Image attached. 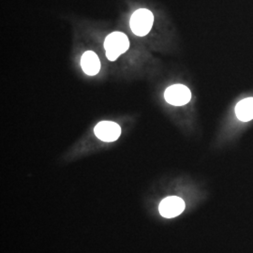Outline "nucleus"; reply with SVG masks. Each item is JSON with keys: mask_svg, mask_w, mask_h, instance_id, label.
Returning a JSON list of instances; mask_svg holds the SVG:
<instances>
[{"mask_svg": "<svg viewBox=\"0 0 253 253\" xmlns=\"http://www.w3.org/2000/svg\"><path fill=\"white\" fill-rule=\"evenodd\" d=\"M191 91L184 84H172L164 92V99L173 106H183L191 100Z\"/></svg>", "mask_w": 253, "mask_h": 253, "instance_id": "7ed1b4c3", "label": "nucleus"}, {"mask_svg": "<svg viewBox=\"0 0 253 253\" xmlns=\"http://www.w3.org/2000/svg\"><path fill=\"white\" fill-rule=\"evenodd\" d=\"M184 210L185 202L176 196L167 197L160 204V213L163 217L167 218L177 217Z\"/></svg>", "mask_w": 253, "mask_h": 253, "instance_id": "39448f33", "label": "nucleus"}, {"mask_svg": "<svg viewBox=\"0 0 253 253\" xmlns=\"http://www.w3.org/2000/svg\"><path fill=\"white\" fill-rule=\"evenodd\" d=\"M94 133L103 142H115L121 135V127L113 121H101L94 127Z\"/></svg>", "mask_w": 253, "mask_h": 253, "instance_id": "20e7f679", "label": "nucleus"}, {"mask_svg": "<svg viewBox=\"0 0 253 253\" xmlns=\"http://www.w3.org/2000/svg\"><path fill=\"white\" fill-rule=\"evenodd\" d=\"M153 13L146 9H139L130 17V29L136 36H146L153 27Z\"/></svg>", "mask_w": 253, "mask_h": 253, "instance_id": "f03ea898", "label": "nucleus"}, {"mask_svg": "<svg viewBox=\"0 0 253 253\" xmlns=\"http://www.w3.org/2000/svg\"><path fill=\"white\" fill-rule=\"evenodd\" d=\"M83 72L88 76H95L100 73V61L99 56L93 51L84 52L81 57Z\"/></svg>", "mask_w": 253, "mask_h": 253, "instance_id": "423d86ee", "label": "nucleus"}, {"mask_svg": "<svg viewBox=\"0 0 253 253\" xmlns=\"http://www.w3.org/2000/svg\"><path fill=\"white\" fill-rule=\"evenodd\" d=\"M236 117L242 122H249L253 119V98L240 100L235 107Z\"/></svg>", "mask_w": 253, "mask_h": 253, "instance_id": "0eeeda50", "label": "nucleus"}, {"mask_svg": "<svg viewBox=\"0 0 253 253\" xmlns=\"http://www.w3.org/2000/svg\"><path fill=\"white\" fill-rule=\"evenodd\" d=\"M129 48V41L122 32H112L104 41L106 57L110 61H116L121 54L126 53Z\"/></svg>", "mask_w": 253, "mask_h": 253, "instance_id": "f257e3e1", "label": "nucleus"}]
</instances>
